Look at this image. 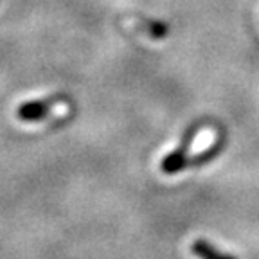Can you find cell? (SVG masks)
Listing matches in <instances>:
<instances>
[{"label": "cell", "mask_w": 259, "mask_h": 259, "mask_svg": "<svg viewBox=\"0 0 259 259\" xmlns=\"http://www.w3.org/2000/svg\"><path fill=\"white\" fill-rule=\"evenodd\" d=\"M193 254L198 255L200 259H238L232 254H225V252L218 250L214 245H210L207 239H196L193 243Z\"/></svg>", "instance_id": "obj_3"}, {"label": "cell", "mask_w": 259, "mask_h": 259, "mask_svg": "<svg viewBox=\"0 0 259 259\" xmlns=\"http://www.w3.org/2000/svg\"><path fill=\"white\" fill-rule=\"evenodd\" d=\"M196 134H198V126H191L189 134H186L182 144L178 146L175 151H171V153H167L166 157H164V160H162V164H160V167H162L164 173L166 175H177V173H180L184 167H187V164H189L187 151H189V146H191V142H193V139Z\"/></svg>", "instance_id": "obj_1"}, {"label": "cell", "mask_w": 259, "mask_h": 259, "mask_svg": "<svg viewBox=\"0 0 259 259\" xmlns=\"http://www.w3.org/2000/svg\"><path fill=\"white\" fill-rule=\"evenodd\" d=\"M58 105V97H49V99H38V101L24 103V105L18 106L16 110V115L20 121L25 122H36L41 121L44 117H47L51 110Z\"/></svg>", "instance_id": "obj_2"}]
</instances>
